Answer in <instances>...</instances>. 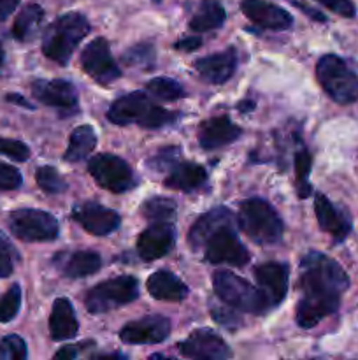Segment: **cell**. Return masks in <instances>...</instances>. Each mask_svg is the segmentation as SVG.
Wrapping results in <instances>:
<instances>
[{
    "label": "cell",
    "mask_w": 358,
    "mask_h": 360,
    "mask_svg": "<svg viewBox=\"0 0 358 360\" xmlns=\"http://www.w3.org/2000/svg\"><path fill=\"white\" fill-rule=\"evenodd\" d=\"M350 287L346 271L329 255L309 252L302 259L298 271L300 299L295 309V320L302 329H312L323 319L339 309L340 297Z\"/></svg>",
    "instance_id": "obj_1"
},
{
    "label": "cell",
    "mask_w": 358,
    "mask_h": 360,
    "mask_svg": "<svg viewBox=\"0 0 358 360\" xmlns=\"http://www.w3.org/2000/svg\"><path fill=\"white\" fill-rule=\"evenodd\" d=\"M188 243L192 250L202 252L204 260L209 264L242 267L249 262V252L234 231V214L225 206L202 214L190 229Z\"/></svg>",
    "instance_id": "obj_2"
},
{
    "label": "cell",
    "mask_w": 358,
    "mask_h": 360,
    "mask_svg": "<svg viewBox=\"0 0 358 360\" xmlns=\"http://www.w3.org/2000/svg\"><path fill=\"white\" fill-rule=\"evenodd\" d=\"M107 120L114 125H137L144 129H160L178 120V112H171L151 102L144 91H130L116 98L107 111Z\"/></svg>",
    "instance_id": "obj_3"
},
{
    "label": "cell",
    "mask_w": 358,
    "mask_h": 360,
    "mask_svg": "<svg viewBox=\"0 0 358 360\" xmlns=\"http://www.w3.org/2000/svg\"><path fill=\"white\" fill-rule=\"evenodd\" d=\"M90 34V21L81 13H67L56 18L46 30L42 39V53L53 62L67 65L86 35Z\"/></svg>",
    "instance_id": "obj_4"
},
{
    "label": "cell",
    "mask_w": 358,
    "mask_h": 360,
    "mask_svg": "<svg viewBox=\"0 0 358 360\" xmlns=\"http://www.w3.org/2000/svg\"><path fill=\"white\" fill-rule=\"evenodd\" d=\"M237 225L256 245H277L283 238V220L263 199H246L239 206Z\"/></svg>",
    "instance_id": "obj_5"
},
{
    "label": "cell",
    "mask_w": 358,
    "mask_h": 360,
    "mask_svg": "<svg viewBox=\"0 0 358 360\" xmlns=\"http://www.w3.org/2000/svg\"><path fill=\"white\" fill-rule=\"evenodd\" d=\"M213 287L220 301L242 313L263 315L270 309L263 292L241 276H235L232 271H216L213 274Z\"/></svg>",
    "instance_id": "obj_6"
},
{
    "label": "cell",
    "mask_w": 358,
    "mask_h": 360,
    "mask_svg": "<svg viewBox=\"0 0 358 360\" xmlns=\"http://www.w3.org/2000/svg\"><path fill=\"white\" fill-rule=\"evenodd\" d=\"M316 77L337 104H353L358 98V77L337 55H323L316 63Z\"/></svg>",
    "instance_id": "obj_7"
},
{
    "label": "cell",
    "mask_w": 358,
    "mask_h": 360,
    "mask_svg": "<svg viewBox=\"0 0 358 360\" xmlns=\"http://www.w3.org/2000/svg\"><path fill=\"white\" fill-rule=\"evenodd\" d=\"M139 297V281L128 274L95 285L84 295V306L91 315H102L111 309L130 304Z\"/></svg>",
    "instance_id": "obj_8"
},
{
    "label": "cell",
    "mask_w": 358,
    "mask_h": 360,
    "mask_svg": "<svg viewBox=\"0 0 358 360\" xmlns=\"http://www.w3.org/2000/svg\"><path fill=\"white\" fill-rule=\"evenodd\" d=\"M88 172L91 178L102 186V188L109 190L112 193H125L135 188L139 179L135 178L130 165L126 164L123 158L116 157V155L100 153L95 155L88 162Z\"/></svg>",
    "instance_id": "obj_9"
},
{
    "label": "cell",
    "mask_w": 358,
    "mask_h": 360,
    "mask_svg": "<svg viewBox=\"0 0 358 360\" xmlns=\"http://www.w3.org/2000/svg\"><path fill=\"white\" fill-rule=\"evenodd\" d=\"M9 229L25 243H44L58 238L60 225L53 214L41 210L21 207L9 214Z\"/></svg>",
    "instance_id": "obj_10"
},
{
    "label": "cell",
    "mask_w": 358,
    "mask_h": 360,
    "mask_svg": "<svg viewBox=\"0 0 358 360\" xmlns=\"http://www.w3.org/2000/svg\"><path fill=\"white\" fill-rule=\"evenodd\" d=\"M81 67L84 72L100 84L114 83L119 76L118 63L114 62L111 55V48H109L107 41L104 37H97L83 49L81 53Z\"/></svg>",
    "instance_id": "obj_11"
},
{
    "label": "cell",
    "mask_w": 358,
    "mask_h": 360,
    "mask_svg": "<svg viewBox=\"0 0 358 360\" xmlns=\"http://www.w3.org/2000/svg\"><path fill=\"white\" fill-rule=\"evenodd\" d=\"M32 95L42 104L58 109L63 116L76 115L79 109L76 86L67 79H35Z\"/></svg>",
    "instance_id": "obj_12"
},
{
    "label": "cell",
    "mask_w": 358,
    "mask_h": 360,
    "mask_svg": "<svg viewBox=\"0 0 358 360\" xmlns=\"http://www.w3.org/2000/svg\"><path fill=\"white\" fill-rule=\"evenodd\" d=\"M178 350L183 357L195 360H225L232 357L228 345L211 329H197L178 343Z\"/></svg>",
    "instance_id": "obj_13"
},
{
    "label": "cell",
    "mask_w": 358,
    "mask_h": 360,
    "mask_svg": "<svg viewBox=\"0 0 358 360\" xmlns=\"http://www.w3.org/2000/svg\"><path fill=\"white\" fill-rule=\"evenodd\" d=\"M171 334V320L164 315H147L128 322L119 330V340L126 345H158Z\"/></svg>",
    "instance_id": "obj_14"
},
{
    "label": "cell",
    "mask_w": 358,
    "mask_h": 360,
    "mask_svg": "<svg viewBox=\"0 0 358 360\" xmlns=\"http://www.w3.org/2000/svg\"><path fill=\"white\" fill-rule=\"evenodd\" d=\"M175 245L174 221H154L137 239V255L146 262L161 259Z\"/></svg>",
    "instance_id": "obj_15"
},
{
    "label": "cell",
    "mask_w": 358,
    "mask_h": 360,
    "mask_svg": "<svg viewBox=\"0 0 358 360\" xmlns=\"http://www.w3.org/2000/svg\"><path fill=\"white\" fill-rule=\"evenodd\" d=\"M72 218L93 236H109L119 227L121 218L116 211L107 210L98 202H83L74 206Z\"/></svg>",
    "instance_id": "obj_16"
},
{
    "label": "cell",
    "mask_w": 358,
    "mask_h": 360,
    "mask_svg": "<svg viewBox=\"0 0 358 360\" xmlns=\"http://www.w3.org/2000/svg\"><path fill=\"white\" fill-rule=\"evenodd\" d=\"M290 269L283 262H265L255 267V278L270 308L279 306L288 292Z\"/></svg>",
    "instance_id": "obj_17"
},
{
    "label": "cell",
    "mask_w": 358,
    "mask_h": 360,
    "mask_svg": "<svg viewBox=\"0 0 358 360\" xmlns=\"http://www.w3.org/2000/svg\"><path fill=\"white\" fill-rule=\"evenodd\" d=\"M314 213L318 218V225L323 232L332 236L337 243L344 241L351 232V218L346 210L336 206L332 200L323 193H316Z\"/></svg>",
    "instance_id": "obj_18"
},
{
    "label": "cell",
    "mask_w": 358,
    "mask_h": 360,
    "mask_svg": "<svg viewBox=\"0 0 358 360\" xmlns=\"http://www.w3.org/2000/svg\"><path fill=\"white\" fill-rule=\"evenodd\" d=\"M241 9L248 20L265 30H288L293 25V18L288 11L267 0H242Z\"/></svg>",
    "instance_id": "obj_19"
},
{
    "label": "cell",
    "mask_w": 358,
    "mask_h": 360,
    "mask_svg": "<svg viewBox=\"0 0 358 360\" xmlns=\"http://www.w3.org/2000/svg\"><path fill=\"white\" fill-rule=\"evenodd\" d=\"M242 130L227 115L204 120L199 125V143L204 150L227 146L241 137Z\"/></svg>",
    "instance_id": "obj_20"
},
{
    "label": "cell",
    "mask_w": 358,
    "mask_h": 360,
    "mask_svg": "<svg viewBox=\"0 0 358 360\" xmlns=\"http://www.w3.org/2000/svg\"><path fill=\"white\" fill-rule=\"evenodd\" d=\"M195 70L207 81L213 84L227 83L232 77V74L237 69V49L228 48L225 51L214 53V55L199 58L195 63Z\"/></svg>",
    "instance_id": "obj_21"
},
{
    "label": "cell",
    "mask_w": 358,
    "mask_h": 360,
    "mask_svg": "<svg viewBox=\"0 0 358 360\" xmlns=\"http://www.w3.org/2000/svg\"><path fill=\"white\" fill-rule=\"evenodd\" d=\"M207 172L202 165L195 162H185L179 158L178 162L168 167V174L165 178V186L167 188L181 190V192H193L206 185Z\"/></svg>",
    "instance_id": "obj_22"
},
{
    "label": "cell",
    "mask_w": 358,
    "mask_h": 360,
    "mask_svg": "<svg viewBox=\"0 0 358 360\" xmlns=\"http://www.w3.org/2000/svg\"><path fill=\"white\" fill-rule=\"evenodd\" d=\"M53 262L56 264L62 274L67 278H86L91 274L98 273L102 267V259L98 253L88 252V250H79L72 253H60L55 257Z\"/></svg>",
    "instance_id": "obj_23"
},
{
    "label": "cell",
    "mask_w": 358,
    "mask_h": 360,
    "mask_svg": "<svg viewBox=\"0 0 358 360\" xmlns=\"http://www.w3.org/2000/svg\"><path fill=\"white\" fill-rule=\"evenodd\" d=\"M147 292L157 301L181 302L188 297L190 290L171 271H157L147 278Z\"/></svg>",
    "instance_id": "obj_24"
},
{
    "label": "cell",
    "mask_w": 358,
    "mask_h": 360,
    "mask_svg": "<svg viewBox=\"0 0 358 360\" xmlns=\"http://www.w3.org/2000/svg\"><path fill=\"white\" fill-rule=\"evenodd\" d=\"M77 330H79V323H77L72 302L65 297L56 299L51 309V316H49V334H51V340H72V338H76Z\"/></svg>",
    "instance_id": "obj_25"
},
{
    "label": "cell",
    "mask_w": 358,
    "mask_h": 360,
    "mask_svg": "<svg viewBox=\"0 0 358 360\" xmlns=\"http://www.w3.org/2000/svg\"><path fill=\"white\" fill-rule=\"evenodd\" d=\"M223 6L218 0H202L197 7L195 14L190 20V28L193 32H209L216 30L225 23Z\"/></svg>",
    "instance_id": "obj_26"
},
{
    "label": "cell",
    "mask_w": 358,
    "mask_h": 360,
    "mask_svg": "<svg viewBox=\"0 0 358 360\" xmlns=\"http://www.w3.org/2000/svg\"><path fill=\"white\" fill-rule=\"evenodd\" d=\"M42 21H44V9L39 4H28V6H25L13 25L14 39L20 42L32 41L37 35Z\"/></svg>",
    "instance_id": "obj_27"
},
{
    "label": "cell",
    "mask_w": 358,
    "mask_h": 360,
    "mask_svg": "<svg viewBox=\"0 0 358 360\" xmlns=\"http://www.w3.org/2000/svg\"><path fill=\"white\" fill-rule=\"evenodd\" d=\"M95 146H97V134H95L93 127L81 125L70 134L69 146H67L63 158L70 164H76V162L84 160L95 150Z\"/></svg>",
    "instance_id": "obj_28"
},
{
    "label": "cell",
    "mask_w": 358,
    "mask_h": 360,
    "mask_svg": "<svg viewBox=\"0 0 358 360\" xmlns=\"http://www.w3.org/2000/svg\"><path fill=\"white\" fill-rule=\"evenodd\" d=\"M140 213L150 221H174L178 214V204L168 197H151L140 207Z\"/></svg>",
    "instance_id": "obj_29"
},
{
    "label": "cell",
    "mask_w": 358,
    "mask_h": 360,
    "mask_svg": "<svg viewBox=\"0 0 358 360\" xmlns=\"http://www.w3.org/2000/svg\"><path fill=\"white\" fill-rule=\"evenodd\" d=\"M295 164V186H297V193L300 199L311 195L312 186L309 185V174H311V165L312 158L305 148H300L298 151H295L293 157Z\"/></svg>",
    "instance_id": "obj_30"
},
{
    "label": "cell",
    "mask_w": 358,
    "mask_h": 360,
    "mask_svg": "<svg viewBox=\"0 0 358 360\" xmlns=\"http://www.w3.org/2000/svg\"><path fill=\"white\" fill-rule=\"evenodd\" d=\"M146 91L151 97H157L160 101H179V98L186 97V91L178 81L171 79V77H154L146 84Z\"/></svg>",
    "instance_id": "obj_31"
},
{
    "label": "cell",
    "mask_w": 358,
    "mask_h": 360,
    "mask_svg": "<svg viewBox=\"0 0 358 360\" xmlns=\"http://www.w3.org/2000/svg\"><path fill=\"white\" fill-rule=\"evenodd\" d=\"M35 181H37L39 188L46 193H62L67 190V181L62 178L58 171L51 165H42V167L37 169L35 172Z\"/></svg>",
    "instance_id": "obj_32"
},
{
    "label": "cell",
    "mask_w": 358,
    "mask_h": 360,
    "mask_svg": "<svg viewBox=\"0 0 358 360\" xmlns=\"http://www.w3.org/2000/svg\"><path fill=\"white\" fill-rule=\"evenodd\" d=\"M21 308V288L20 285L14 283L9 290L0 299V322L7 323L18 315Z\"/></svg>",
    "instance_id": "obj_33"
},
{
    "label": "cell",
    "mask_w": 358,
    "mask_h": 360,
    "mask_svg": "<svg viewBox=\"0 0 358 360\" xmlns=\"http://www.w3.org/2000/svg\"><path fill=\"white\" fill-rule=\"evenodd\" d=\"M27 357V343L20 336L11 334L0 341V360H25Z\"/></svg>",
    "instance_id": "obj_34"
},
{
    "label": "cell",
    "mask_w": 358,
    "mask_h": 360,
    "mask_svg": "<svg viewBox=\"0 0 358 360\" xmlns=\"http://www.w3.org/2000/svg\"><path fill=\"white\" fill-rule=\"evenodd\" d=\"M123 62L130 67L144 65V67H153L154 63V48L151 44H137L130 48L128 51L123 55Z\"/></svg>",
    "instance_id": "obj_35"
},
{
    "label": "cell",
    "mask_w": 358,
    "mask_h": 360,
    "mask_svg": "<svg viewBox=\"0 0 358 360\" xmlns=\"http://www.w3.org/2000/svg\"><path fill=\"white\" fill-rule=\"evenodd\" d=\"M181 158V148L178 146H168V148H161L153 158L147 160V167L153 169V171L158 172H165L168 171L174 162H178Z\"/></svg>",
    "instance_id": "obj_36"
},
{
    "label": "cell",
    "mask_w": 358,
    "mask_h": 360,
    "mask_svg": "<svg viewBox=\"0 0 358 360\" xmlns=\"http://www.w3.org/2000/svg\"><path fill=\"white\" fill-rule=\"evenodd\" d=\"M18 259V253L9 239L0 232V278H7L13 274L14 262Z\"/></svg>",
    "instance_id": "obj_37"
},
{
    "label": "cell",
    "mask_w": 358,
    "mask_h": 360,
    "mask_svg": "<svg viewBox=\"0 0 358 360\" xmlns=\"http://www.w3.org/2000/svg\"><path fill=\"white\" fill-rule=\"evenodd\" d=\"M0 155L13 158L16 162H25L30 158V148L21 141L14 139H2L0 137Z\"/></svg>",
    "instance_id": "obj_38"
},
{
    "label": "cell",
    "mask_w": 358,
    "mask_h": 360,
    "mask_svg": "<svg viewBox=\"0 0 358 360\" xmlns=\"http://www.w3.org/2000/svg\"><path fill=\"white\" fill-rule=\"evenodd\" d=\"M23 185L21 172L14 165L0 162V190H18Z\"/></svg>",
    "instance_id": "obj_39"
},
{
    "label": "cell",
    "mask_w": 358,
    "mask_h": 360,
    "mask_svg": "<svg viewBox=\"0 0 358 360\" xmlns=\"http://www.w3.org/2000/svg\"><path fill=\"white\" fill-rule=\"evenodd\" d=\"M321 6L329 7L330 11H333L336 14L344 18H353L357 14V9H354L353 2L351 0H316Z\"/></svg>",
    "instance_id": "obj_40"
},
{
    "label": "cell",
    "mask_w": 358,
    "mask_h": 360,
    "mask_svg": "<svg viewBox=\"0 0 358 360\" xmlns=\"http://www.w3.org/2000/svg\"><path fill=\"white\" fill-rule=\"evenodd\" d=\"M211 315H213L214 322L227 327V329H237V327H241V320H239V316L225 308H213L211 309Z\"/></svg>",
    "instance_id": "obj_41"
},
{
    "label": "cell",
    "mask_w": 358,
    "mask_h": 360,
    "mask_svg": "<svg viewBox=\"0 0 358 360\" xmlns=\"http://www.w3.org/2000/svg\"><path fill=\"white\" fill-rule=\"evenodd\" d=\"M91 341H86V343H83V345H70V347L60 348V350L55 354V359H65V360L76 359L77 355L84 350V348H90L88 347Z\"/></svg>",
    "instance_id": "obj_42"
},
{
    "label": "cell",
    "mask_w": 358,
    "mask_h": 360,
    "mask_svg": "<svg viewBox=\"0 0 358 360\" xmlns=\"http://www.w3.org/2000/svg\"><path fill=\"white\" fill-rule=\"evenodd\" d=\"M202 44V39L195 37V35H188V37H183L181 41H178L174 44L175 49H181V51H193V49L200 48Z\"/></svg>",
    "instance_id": "obj_43"
},
{
    "label": "cell",
    "mask_w": 358,
    "mask_h": 360,
    "mask_svg": "<svg viewBox=\"0 0 358 360\" xmlns=\"http://www.w3.org/2000/svg\"><path fill=\"white\" fill-rule=\"evenodd\" d=\"M20 6V0H0V23L6 21Z\"/></svg>",
    "instance_id": "obj_44"
},
{
    "label": "cell",
    "mask_w": 358,
    "mask_h": 360,
    "mask_svg": "<svg viewBox=\"0 0 358 360\" xmlns=\"http://www.w3.org/2000/svg\"><path fill=\"white\" fill-rule=\"evenodd\" d=\"M293 6L298 7V9H300L302 13L307 14V16H311L312 20L321 21V23H325V21H326L325 14H321V13H319V11H316V9H312V7L307 6V4H304V2H293Z\"/></svg>",
    "instance_id": "obj_45"
},
{
    "label": "cell",
    "mask_w": 358,
    "mask_h": 360,
    "mask_svg": "<svg viewBox=\"0 0 358 360\" xmlns=\"http://www.w3.org/2000/svg\"><path fill=\"white\" fill-rule=\"evenodd\" d=\"M6 98H7V101H9V102H13V104H20V105H23L25 109H35L34 105H32L30 102L27 101V98L21 97V95H18V94H9V95H7Z\"/></svg>",
    "instance_id": "obj_46"
},
{
    "label": "cell",
    "mask_w": 358,
    "mask_h": 360,
    "mask_svg": "<svg viewBox=\"0 0 358 360\" xmlns=\"http://www.w3.org/2000/svg\"><path fill=\"white\" fill-rule=\"evenodd\" d=\"M2 62H4V48L2 44H0V65H2Z\"/></svg>",
    "instance_id": "obj_47"
},
{
    "label": "cell",
    "mask_w": 358,
    "mask_h": 360,
    "mask_svg": "<svg viewBox=\"0 0 358 360\" xmlns=\"http://www.w3.org/2000/svg\"><path fill=\"white\" fill-rule=\"evenodd\" d=\"M153 2H157V4H160V2H161V0H153Z\"/></svg>",
    "instance_id": "obj_48"
}]
</instances>
